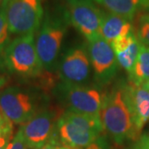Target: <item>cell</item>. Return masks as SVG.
<instances>
[{
  "mask_svg": "<svg viewBox=\"0 0 149 149\" xmlns=\"http://www.w3.org/2000/svg\"><path fill=\"white\" fill-rule=\"evenodd\" d=\"M100 116L104 129L117 144L139 139L140 133L134 125L123 89L111 91L103 98Z\"/></svg>",
  "mask_w": 149,
  "mask_h": 149,
  "instance_id": "1",
  "label": "cell"
},
{
  "mask_svg": "<svg viewBox=\"0 0 149 149\" xmlns=\"http://www.w3.org/2000/svg\"><path fill=\"white\" fill-rule=\"evenodd\" d=\"M3 62L12 74L21 77H35L42 72L43 66L37 55L34 34L22 35L4 48Z\"/></svg>",
  "mask_w": 149,
  "mask_h": 149,
  "instance_id": "2",
  "label": "cell"
},
{
  "mask_svg": "<svg viewBox=\"0 0 149 149\" xmlns=\"http://www.w3.org/2000/svg\"><path fill=\"white\" fill-rule=\"evenodd\" d=\"M9 33L34 34L43 17L42 0H3Z\"/></svg>",
  "mask_w": 149,
  "mask_h": 149,
  "instance_id": "3",
  "label": "cell"
},
{
  "mask_svg": "<svg viewBox=\"0 0 149 149\" xmlns=\"http://www.w3.org/2000/svg\"><path fill=\"white\" fill-rule=\"evenodd\" d=\"M36 100L29 92L8 87L0 93V111L10 122L23 124L36 113Z\"/></svg>",
  "mask_w": 149,
  "mask_h": 149,
  "instance_id": "4",
  "label": "cell"
},
{
  "mask_svg": "<svg viewBox=\"0 0 149 149\" xmlns=\"http://www.w3.org/2000/svg\"><path fill=\"white\" fill-rule=\"evenodd\" d=\"M65 32V27L58 19L47 18L35 41L36 49L43 69L50 70L55 64Z\"/></svg>",
  "mask_w": 149,
  "mask_h": 149,
  "instance_id": "5",
  "label": "cell"
},
{
  "mask_svg": "<svg viewBox=\"0 0 149 149\" xmlns=\"http://www.w3.org/2000/svg\"><path fill=\"white\" fill-rule=\"evenodd\" d=\"M70 20L90 42L100 35L103 12L92 0H67Z\"/></svg>",
  "mask_w": 149,
  "mask_h": 149,
  "instance_id": "6",
  "label": "cell"
},
{
  "mask_svg": "<svg viewBox=\"0 0 149 149\" xmlns=\"http://www.w3.org/2000/svg\"><path fill=\"white\" fill-rule=\"evenodd\" d=\"M89 55L96 80L106 83L116 74L118 63L115 52L100 35L89 42Z\"/></svg>",
  "mask_w": 149,
  "mask_h": 149,
  "instance_id": "7",
  "label": "cell"
},
{
  "mask_svg": "<svg viewBox=\"0 0 149 149\" xmlns=\"http://www.w3.org/2000/svg\"><path fill=\"white\" fill-rule=\"evenodd\" d=\"M61 92L70 111L100 115L103 97L99 91L85 86L64 83Z\"/></svg>",
  "mask_w": 149,
  "mask_h": 149,
  "instance_id": "8",
  "label": "cell"
},
{
  "mask_svg": "<svg viewBox=\"0 0 149 149\" xmlns=\"http://www.w3.org/2000/svg\"><path fill=\"white\" fill-rule=\"evenodd\" d=\"M54 130V116L49 111L35 113L19 129L30 149H39L48 143L53 136Z\"/></svg>",
  "mask_w": 149,
  "mask_h": 149,
  "instance_id": "9",
  "label": "cell"
},
{
  "mask_svg": "<svg viewBox=\"0 0 149 149\" xmlns=\"http://www.w3.org/2000/svg\"><path fill=\"white\" fill-rule=\"evenodd\" d=\"M59 73L64 83L79 85L85 82L91 73L88 55L80 48L69 51L60 63Z\"/></svg>",
  "mask_w": 149,
  "mask_h": 149,
  "instance_id": "10",
  "label": "cell"
},
{
  "mask_svg": "<svg viewBox=\"0 0 149 149\" xmlns=\"http://www.w3.org/2000/svg\"><path fill=\"white\" fill-rule=\"evenodd\" d=\"M56 141L61 146L70 149H83L96 141L99 135L86 130L61 116L56 125Z\"/></svg>",
  "mask_w": 149,
  "mask_h": 149,
  "instance_id": "11",
  "label": "cell"
},
{
  "mask_svg": "<svg viewBox=\"0 0 149 149\" xmlns=\"http://www.w3.org/2000/svg\"><path fill=\"white\" fill-rule=\"evenodd\" d=\"M123 90L134 125L141 133L144 125L149 121V92L143 85L130 81Z\"/></svg>",
  "mask_w": 149,
  "mask_h": 149,
  "instance_id": "12",
  "label": "cell"
},
{
  "mask_svg": "<svg viewBox=\"0 0 149 149\" xmlns=\"http://www.w3.org/2000/svg\"><path fill=\"white\" fill-rule=\"evenodd\" d=\"M109 13L133 21L139 13L149 11V0H92Z\"/></svg>",
  "mask_w": 149,
  "mask_h": 149,
  "instance_id": "13",
  "label": "cell"
},
{
  "mask_svg": "<svg viewBox=\"0 0 149 149\" xmlns=\"http://www.w3.org/2000/svg\"><path fill=\"white\" fill-rule=\"evenodd\" d=\"M133 31V26L130 21L111 13H103L100 33L107 42L112 43L118 37L125 36Z\"/></svg>",
  "mask_w": 149,
  "mask_h": 149,
  "instance_id": "14",
  "label": "cell"
},
{
  "mask_svg": "<svg viewBox=\"0 0 149 149\" xmlns=\"http://www.w3.org/2000/svg\"><path fill=\"white\" fill-rule=\"evenodd\" d=\"M148 80L149 47L141 44L137 60L129 74V80L135 85H143Z\"/></svg>",
  "mask_w": 149,
  "mask_h": 149,
  "instance_id": "15",
  "label": "cell"
},
{
  "mask_svg": "<svg viewBox=\"0 0 149 149\" xmlns=\"http://www.w3.org/2000/svg\"><path fill=\"white\" fill-rule=\"evenodd\" d=\"M62 116L70 122L75 123L76 125L80 126L81 128L93 132L98 135H100V133L104 131V126L102 124L100 115L81 113L68 110Z\"/></svg>",
  "mask_w": 149,
  "mask_h": 149,
  "instance_id": "16",
  "label": "cell"
},
{
  "mask_svg": "<svg viewBox=\"0 0 149 149\" xmlns=\"http://www.w3.org/2000/svg\"><path fill=\"white\" fill-rule=\"evenodd\" d=\"M140 46L141 43L139 42L136 37L125 49L115 53L118 65H120L123 69L125 70L128 74L131 73L134 66L135 61L139 55Z\"/></svg>",
  "mask_w": 149,
  "mask_h": 149,
  "instance_id": "17",
  "label": "cell"
},
{
  "mask_svg": "<svg viewBox=\"0 0 149 149\" xmlns=\"http://www.w3.org/2000/svg\"><path fill=\"white\" fill-rule=\"evenodd\" d=\"M135 17L133 32L139 42L149 47V11L139 13Z\"/></svg>",
  "mask_w": 149,
  "mask_h": 149,
  "instance_id": "18",
  "label": "cell"
},
{
  "mask_svg": "<svg viewBox=\"0 0 149 149\" xmlns=\"http://www.w3.org/2000/svg\"><path fill=\"white\" fill-rule=\"evenodd\" d=\"M9 31L5 13V4L3 1L0 5V49L3 47V46L8 41Z\"/></svg>",
  "mask_w": 149,
  "mask_h": 149,
  "instance_id": "19",
  "label": "cell"
},
{
  "mask_svg": "<svg viewBox=\"0 0 149 149\" xmlns=\"http://www.w3.org/2000/svg\"><path fill=\"white\" fill-rule=\"evenodd\" d=\"M7 149H30L25 143L24 139L22 138L21 132L18 130L17 134L13 138L11 142L8 146Z\"/></svg>",
  "mask_w": 149,
  "mask_h": 149,
  "instance_id": "20",
  "label": "cell"
},
{
  "mask_svg": "<svg viewBox=\"0 0 149 149\" xmlns=\"http://www.w3.org/2000/svg\"><path fill=\"white\" fill-rule=\"evenodd\" d=\"M13 134V123L5 118L0 111V136Z\"/></svg>",
  "mask_w": 149,
  "mask_h": 149,
  "instance_id": "21",
  "label": "cell"
},
{
  "mask_svg": "<svg viewBox=\"0 0 149 149\" xmlns=\"http://www.w3.org/2000/svg\"><path fill=\"white\" fill-rule=\"evenodd\" d=\"M13 139V134H4L0 136V149H7Z\"/></svg>",
  "mask_w": 149,
  "mask_h": 149,
  "instance_id": "22",
  "label": "cell"
},
{
  "mask_svg": "<svg viewBox=\"0 0 149 149\" xmlns=\"http://www.w3.org/2000/svg\"><path fill=\"white\" fill-rule=\"evenodd\" d=\"M137 145L139 149H149V133L144 134L141 138H139Z\"/></svg>",
  "mask_w": 149,
  "mask_h": 149,
  "instance_id": "23",
  "label": "cell"
},
{
  "mask_svg": "<svg viewBox=\"0 0 149 149\" xmlns=\"http://www.w3.org/2000/svg\"><path fill=\"white\" fill-rule=\"evenodd\" d=\"M61 145L57 141H56L55 139H52L48 143L43 145L42 148L39 149H61Z\"/></svg>",
  "mask_w": 149,
  "mask_h": 149,
  "instance_id": "24",
  "label": "cell"
},
{
  "mask_svg": "<svg viewBox=\"0 0 149 149\" xmlns=\"http://www.w3.org/2000/svg\"><path fill=\"white\" fill-rule=\"evenodd\" d=\"M83 149H103V146L102 144L99 142V140L97 139L96 141H95L94 143H92L90 144L89 146H87L86 148Z\"/></svg>",
  "mask_w": 149,
  "mask_h": 149,
  "instance_id": "25",
  "label": "cell"
},
{
  "mask_svg": "<svg viewBox=\"0 0 149 149\" xmlns=\"http://www.w3.org/2000/svg\"><path fill=\"white\" fill-rule=\"evenodd\" d=\"M6 83H7V79H6L3 75L0 74V89H1L2 87H3Z\"/></svg>",
  "mask_w": 149,
  "mask_h": 149,
  "instance_id": "26",
  "label": "cell"
},
{
  "mask_svg": "<svg viewBox=\"0 0 149 149\" xmlns=\"http://www.w3.org/2000/svg\"><path fill=\"white\" fill-rule=\"evenodd\" d=\"M143 86L144 88H145V89L149 92V80H148V81H146L143 85Z\"/></svg>",
  "mask_w": 149,
  "mask_h": 149,
  "instance_id": "27",
  "label": "cell"
},
{
  "mask_svg": "<svg viewBox=\"0 0 149 149\" xmlns=\"http://www.w3.org/2000/svg\"><path fill=\"white\" fill-rule=\"evenodd\" d=\"M132 149H139V147H138V145L136 144V145H135V146H134V147H133V148Z\"/></svg>",
  "mask_w": 149,
  "mask_h": 149,
  "instance_id": "28",
  "label": "cell"
},
{
  "mask_svg": "<svg viewBox=\"0 0 149 149\" xmlns=\"http://www.w3.org/2000/svg\"><path fill=\"white\" fill-rule=\"evenodd\" d=\"M61 149H70V148H66V147H63V146H61Z\"/></svg>",
  "mask_w": 149,
  "mask_h": 149,
  "instance_id": "29",
  "label": "cell"
},
{
  "mask_svg": "<svg viewBox=\"0 0 149 149\" xmlns=\"http://www.w3.org/2000/svg\"><path fill=\"white\" fill-rule=\"evenodd\" d=\"M3 0H0V3H1V2H3Z\"/></svg>",
  "mask_w": 149,
  "mask_h": 149,
  "instance_id": "30",
  "label": "cell"
}]
</instances>
